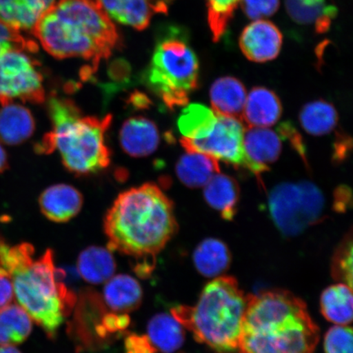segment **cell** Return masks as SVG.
<instances>
[{"mask_svg": "<svg viewBox=\"0 0 353 353\" xmlns=\"http://www.w3.org/2000/svg\"><path fill=\"white\" fill-rule=\"evenodd\" d=\"M8 167V154L6 152V149L3 148L1 143H0V174H3V172L6 170Z\"/></svg>", "mask_w": 353, "mask_h": 353, "instance_id": "obj_41", "label": "cell"}, {"mask_svg": "<svg viewBox=\"0 0 353 353\" xmlns=\"http://www.w3.org/2000/svg\"><path fill=\"white\" fill-rule=\"evenodd\" d=\"M299 121L309 134L323 136L336 128L339 116L332 104L324 100H316L304 105L300 112Z\"/></svg>", "mask_w": 353, "mask_h": 353, "instance_id": "obj_29", "label": "cell"}, {"mask_svg": "<svg viewBox=\"0 0 353 353\" xmlns=\"http://www.w3.org/2000/svg\"><path fill=\"white\" fill-rule=\"evenodd\" d=\"M352 150V139L345 134H339L334 144V161L342 162L346 158Z\"/></svg>", "mask_w": 353, "mask_h": 353, "instance_id": "obj_39", "label": "cell"}, {"mask_svg": "<svg viewBox=\"0 0 353 353\" xmlns=\"http://www.w3.org/2000/svg\"><path fill=\"white\" fill-rule=\"evenodd\" d=\"M83 196L68 184H56L42 192L39 204L42 214L54 223H66L81 210Z\"/></svg>", "mask_w": 353, "mask_h": 353, "instance_id": "obj_14", "label": "cell"}, {"mask_svg": "<svg viewBox=\"0 0 353 353\" xmlns=\"http://www.w3.org/2000/svg\"><path fill=\"white\" fill-rule=\"evenodd\" d=\"M352 287L339 283L328 287L321 297V310L325 319L336 325H347L352 321Z\"/></svg>", "mask_w": 353, "mask_h": 353, "instance_id": "obj_27", "label": "cell"}, {"mask_svg": "<svg viewBox=\"0 0 353 353\" xmlns=\"http://www.w3.org/2000/svg\"><path fill=\"white\" fill-rule=\"evenodd\" d=\"M0 275L10 278L17 303L48 338L55 339L74 300L57 276L54 251L35 259L30 243L12 246L0 236Z\"/></svg>", "mask_w": 353, "mask_h": 353, "instance_id": "obj_3", "label": "cell"}, {"mask_svg": "<svg viewBox=\"0 0 353 353\" xmlns=\"http://www.w3.org/2000/svg\"><path fill=\"white\" fill-rule=\"evenodd\" d=\"M57 0H0V21L19 32H33L35 25Z\"/></svg>", "mask_w": 353, "mask_h": 353, "instance_id": "obj_16", "label": "cell"}, {"mask_svg": "<svg viewBox=\"0 0 353 353\" xmlns=\"http://www.w3.org/2000/svg\"><path fill=\"white\" fill-rule=\"evenodd\" d=\"M11 26L0 21V55L12 50H26L34 52L38 50V46L30 39H26Z\"/></svg>", "mask_w": 353, "mask_h": 353, "instance_id": "obj_34", "label": "cell"}, {"mask_svg": "<svg viewBox=\"0 0 353 353\" xmlns=\"http://www.w3.org/2000/svg\"><path fill=\"white\" fill-rule=\"evenodd\" d=\"M210 96L216 114L241 120L247 94L245 85L239 79L232 77L218 79L210 88Z\"/></svg>", "mask_w": 353, "mask_h": 353, "instance_id": "obj_20", "label": "cell"}, {"mask_svg": "<svg viewBox=\"0 0 353 353\" xmlns=\"http://www.w3.org/2000/svg\"><path fill=\"white\" fill-rule=\"evenodd\" d=\"M143 292L139 282L126 274L113 276L105 282L104 301L114 312L128 314L142 303Z\"/></svg>", "mask_w": 353, "mask_h": 353, "instance_id": "obj_18", "label": "cell"}, {"mask_svg": "<svg viewBox=\"0 0 353 353\" xmlns=\"http://www.w3.org/2000/svg\"><path fill=\"white\" fill-rule=\"evenodd\" d=\"M145 335L157 353H176L185 342L183 326L168 313L154 316L148 322Z\"/></svg>", "mask_w": 353, "mask_h": 353, "instance_id": "obj_23", "label": "cell"}, {"mask_svg": "<svg viewBox=\"0 0 353 353\" xmlns=\"http://www.w3.org/2000/svg\"><path fill=\"white\" fill-rule=\"evenodd\" d=\"M281 137L268 128L250 127L243 139L244 167L258 179L280 157Z\"/></svg>", "mask_w": 353, "mask_h": 353, "instance_id": "obj_11", "label": "cell"}, {"mask_svg": "<svg viewBox=\"0 0 353 353\" xmlns=\"http://www.w3.org/2000/svg\"><path fill=\"white\" fill-rule=\"evenodd\" d=\"M193 263L202 276L216 278L226 272L230 265V250L222 241L207 238L194 251Z\"/></svg>", "mask_w": 353, "mask_h": 353, "instance_id": "obj_26", "label": "cell"}, {"mask_svg": "<svg viewBox=\"0 0 353 353\" xmlns=\"http://www.w3.org/2000/svg\"><path fill=\"white\" fill-rule=\"evenodd\" d=\"M157 39L144 81L170 110L187 105L197 90L200 64L188 37L178 26H168Z\"/></svg>", "mask_w": 353, "mask_h": 353, "instance_id": "obj_7", "label": "cell"}, {"mask_svg": "<svg viewBox=\"0 0 353 353\" xmlns=\"http://www.w3.org/2000/svg\"><path fill=\"white\" fill-rule=\"evenodd\" d=\"M35 123L28 108L11 103L0 108V142L10 145L23 143L32 136Z\"/></svg>", "mask_w": 353, "mask_h": 353, "instance_id": "obj_19", "label": "cell"}, {"mask_svg": "<svg viewBox=\"0 0 353 353\" xmlns=\"http://www.w3.org/2000/svg\"><path fill=\"white\" fill-rule=\"evenodd\" d=\"M167 4H170L172 1H174V0H165Z\"/></svg>", "mask_w": 353, "mask_h": 353, "instance_id": "obj_43", "label": "cell"}, {"mask_svg": "<svg viewBox=\"0 0 353 353\" xmlns=\"http://www.w3.org/2000/svg\"><path fill=\"white\" fill-rule=\"evenodd\" d=\"M248 300L235 278L220 276L205 286L196 305L176 306L171 315L197 342L217 353H239Z\"/></svg>", "mask_w": 353, "mask_h": 353, "instance_id": "obj_6", "label": "cell"}, {"mask_svg": "<svg viewBox=\"0 0 353 353\" xmlns=\"http://www.w3.org/2000/svg\"><path fill=\"white\" fill-rule=\"evenodd\" d=\"M32 33L56 59L81 57L95 68L120 43L116 26L96 0H57Z\"/></svg>", "mask_w": 353, "mask_h": 353, "instance_id": "obj_4", "label": "cell"}, {"mask_svg": "<svg viewBox=\"0 0 353 353\" xmlns=\"http://www.w3.org/2000/svg\"><path fill=\"white\" fill-rule=\"evenodd\" d=\"M125 353H157L147 335L131 334L125 341Z\"/></svg>", "mask_w": 353, "mask_h": 353, "instance_id": "obj_36", "label": "cell"}, {"mask_svg": "<svg viewBox=\"0 0 353 353\" xmlns=\"http://www.w3.org/2000/svg\"><path fill=\"white\" fill-rule=\"evenodd\" d=\"M176 230L173 202L154 183L121 193L104 219L108 249L134 259L143 278L151 274L157 255Z\"/></svg>", "mask_w": 353, "mask_h": 353, "instance_id": "obj_1", "label": "cell"}, {"mask_svg": "<svg viewBox=\"0 0 353 353\" xmlns=\"http://www.w3.org/2000/svg\"><path fill=\"white\" fill-rule=\"evenodd\" d=\"M283 37L272 22L255 20L243 30L239 44L247 59L263 63L276 59L280 54Z\"/></svg>", "mask_w": 353, "mask_h": 353, "instance_id": "obj_12", "label": "cell"}, {"mask_svg": "<svg viewBox=\"0 0 353 353\" xmlns=\"http://www.w3.org/2000/svg\"><path fill=\"white\" fill-rule=\"evenodd\" d=\"M268 205L279 231L284 236H295L321 222L325 198L321 190L308 181L283 183L269 193Z\"/></svg>", "mask_w": 353, "mask_h": 353, "instance_id": "obj_8", "label": "cell"}, {"mask_svg": "<svg viewBox=\"0 0 353 353\" xmlns=\"http://www.w3.org/2000/svg\"><path fill=\"white\" fill-rule=\"evenodd\" d=\"M32 319L19 304H10L0 311V346H15L32 333Z\"/></svg>", "mask_w": 353, "mask_h": 353, "instance_id": "obj_28", "label": "cell"}, {"mask_svg": "<svg viewBox=\"0 0 353 353\" xmlns=\"http://www.w3.org/2000/svg\"><path fill=\"white\" fill-rule=\"evenodd\" d=\"M333 276L342 283L352 287V236L344 241L335 253L332 265Z\"/></svg>", "mask_w": 353, "mask_h": 353, "instance_id": "obj_32", "label": "cell"}, {"mask_svg": "<svg viewBox=\"0 0 353 353\" xmlns=\"http://www.w3.org/2000/svg\"><path fill=\"white\" fill-rule=\"evenodd\" d=\"M281 114L279 97L267 88L255 87L247 96L242 119L250 127L268 128L274 125Z\"/></svg>", "mask_w": 353, "mask_h": 353, "instance_id": "obj_17", "label": "cell"}, {"mask_svg": "<svg viewBox=\"0 0 353 353\" xmlns=\"http://www.w3.org/2000/svg\"><path fill=\"white\" fill-rule=\"evenodd\" d=\"M77 269L79 275L88 283H105L117 270V263L112 250L100 246H90L79 255Z\"/></svg>", "mask_w": 353, "mask_h": 353, "instance_id": "obj_24", "label": "cell"}, {"mask_svg": "<svg viewBox=\"0 0 353 353\" xmlns=\"http://www.w3.org/2000/svg\"><path fill=\"white\" fill-rule=\"evenodd\" d=\"M110 19L139 30L148 28L152 17L168 12L165 0H96Z\"/></svg>", "mask_w": 353, "mask_h": 353, "instance_id": "obj_13", "label": "cell"}, {"mask_svg": "<svg viewBox=\"0 0 353 353\" xmlns=\"http://www.w3.org/2000/svg\"><path fill=\"white\" fill-rule=\"evenodd\" d=\"M28 52L12 50L0 55V104L2 105L15 100L33 104L42 103L46 100L41 65Z\"/></svg>", "mask_w": 353, "mask_h": 353, "instance_id": "obj_9", "label": "cell"}, {"mask_svg": "<svg viewBox=\"0 0 353 353\" xmlns=\"http://www.w3.org/2000/svg\"><path fill=\"white\" fill-rule=\"evenodd\" d=\"M352 330L347 325H335L326 333L325 353H352Z\"/></svg>", "mask_w": 353, "mask_h": 353, "instance_id": "obj_33", "label": "cell"}, {"mask_svg": "<svg viewBox=\"0 0 353 353\" xmlns=\"http://www.w3.org/2000/svg\"><path fill=\"white\" fill-rule=\"evenodd\" d=\"M241 0H206L207 16L212 37L218 42L227 32Z\"/></svg>", "mask_w": 353, "mask_h": 353, "instance_id": "obj_31", "label": "cell"}, {"mask_svg": "<svg viewBox=\"0 0 353 353\" xmlns=\"http://www.w3.org/2000/svg\"><path fill=\"white\" fill-rule=\"evenodd\" d=\"M319 329L306 303L289 291L249 294L239 353H314Z\"/></svg>", "mask_w": 353, "mask_h": 353, "instance_id": "obj_2", "label": "cell"}, {"mask_svg": "<svg viewBox=\"0 0 353 353\" xmlns=\"http://www.w3.org/2000/svg\"><path fill=\"white\" fill-rule=\"evenodd\" d=\"M119 137L123 151L132 157H148L160 143L156 123L143 117H132L123 123Z\"/></svg>", "mask_w": 353, "mask_h": 353, "instance_id": "obj_15", "label": "cell"}, {"mask_svg": "<svg viewBox=\"0 0 353 353\" xmlns=\"http://www.w3.org/2000/svg\"><path fill=\"white\" fill-rule=\"evenodd\" d=\"M52 130L37 145V151L48 154L57 150L61 161L77 175L98 173L107 168L110 152L105 144V132L112 116L83 117L72 100L52 96L48 100Z\"/></svg>", "mask_w": 353, "mask_h": 353, "instance_id": "obj_5", "label": "cell"}, {"mask_svg": "<svg viewBox=\"0 0 353 353\" xmlns=\"http://www.w3.org/2000/svg\"><path fill=\"white\" fill-rule=\"evenodd\" d=\"M0 353H21L14 346H1L0 347Z\"/></svg>", "mask_w": 353, "mask_h": 353, "instance_id": "obj_42", "label": "cell"}, {"mask_svg": "<svg viewBox=\"0 0 353 353\" xmlns=\"http://www.w3.org/2000/svg\"><path fill=\"white\" fill-rule=\"evenodd\" d=\"M204 188L207 204L219 212L223 219L232 220L240 199V188L236 181L230 176L219 173L212 176Z\"/></svg>", "mask_w": 353, "mask_h": 353, "instance_id": "obj_22", "label": "cell"}, {"mask_svg": "<svg viewBox=\"0 0 353 353\" xmlns=\"http://www.w3.org/2000/svg\"><path fill=\"white\" fill-rule=\"evenodd\" d=\"M245 14L252 20L271 17L280 7V0H241Z\"/></svg>", "mask_w": 353, "mask_h": 353, "instance_id": "obj_35", "label": "cell"}, {"mask_svg": "<svg viewBox=\"0 0 353 353\" xmlns=\"http://www.w3.org/2000/svg\"><path fill=\"white\" fill-rule=\"evenodd\" d=\"M186 152L179 159L176 173L181 182L187 187H204L212 176L220 173L217 159L205 153Z\"/></svg>", "mask_w": 353, "mask_h": 353, "instance_id": "obj_25", "label": "cell"}, {"mask_svg": "<svg viewBox=\"0 0 353 353\" xmlns=\"http://www.w3.org/2000/svg\"><path fill=\"white\" fill-rule=\"evenodd\" d=\"M278 134H280L281 139H289L293 148L296 150V152L303 157V161H306L305 148H304L301 137H300L297 130H295L292 123L289 122L282 123V125L278 128Z\"/></svg>", "mask_w": 353, "mask_h": 353, "instance_id": "obj_37", "label": "cell"}, {"mask_svg": "<svg viewBox=\"0 0 353 353\" xmlns=\"http://www.w3.org/2000/svg\"><path fill=\"white\" fill-rule=\"evenodd\" d=\"M244 132L239 119L217 114L214 129L204 139L182 138L180 143L186 152L208 154L234 167H244Z\"/></svg>", "mask_w": 353, "mask_h": 353, "instance_id": "obj_10", "label": "cell"}, {"mask_svg": "<svg viewBox=\"0 0 353 353\" xmlns=\"http://www.w3.org/2000/svg\"><path fill=\"white\" fill-rule=\"evenodd\" d=\"M291 19L300 25L314 26L316 33H325L338 14L337 8L326 0H285Z\"/></svg>", "mask_w": 353, "mask_h": 353, "instance_id": "obj_21", "label": "cell"}, {"mask_svg": "<svg viewBox=\"0 0 353 353\" xmlns=\"http://www.w3.org/2000/svg\"><path fill=\"white\" fill-rule=\"evenodd\" d=\"M217 114L204 105H187L180 114L178 126L182 138L204 139L214 129Z\"/></svg>", "mask_w": 353, "mask_h": 353, "instance_id": "obj_30", "label": "cell"}, {"mask_svg": "<svg viewBox=\"0 0 353 353\" xmlns=\"http://www.w3.org/2000/svg\"><path fill=\"white\" fill-rule=\"evenodd\" d=\"M334 209L343 213L352 205V192L345 185L339 186L334 194Z\"/></svg>", "mask_w": 353, "mask_h": 353, "instance_id": "obj_38", "label": "cell"}, {"mask_svg": "<svg viewBox=\"0 0 353 353\" xmlns=\"http://www.w3.org/2000/svg\"><path fill=\"white\" fill-rule=\"evenodd\" d=\"M14 299L12 282L10 277L0 275V311L6 307Z\"/></svg>", "mask_w": 353, "mask_h": 353, "instance_id": "obj_40", "label": "cell"}]
</instances>
